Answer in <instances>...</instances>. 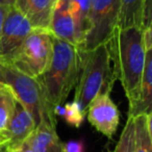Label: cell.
Returning a JSON list of instances; mask_svg holds the SVG:
<instances>
[{
	"mask_svg": "<svg viewBox=\"0 0 152 152\" xmlns=\"http://www.w3.org/2000/svg\"><path fill=\"white\" fill-rule=\"evenodd\" d=\"M25 142L34 152H64V145L55 127L45 123L38 125Z\"/></svg>",
	"mask_w": 152,
	"mask_h": 152,
	"instance_id": "cell-13",
	"label": "cell"
},
{
	"mask_svg": "<svg viewBox=\"0 0 152 152\" xmlns=\"http://www.w3.org/2000/svg\"><path fill=\"white\" fill-rule=\"evenodd\" d=\"M32 29L27 19L15 7H10L0 32V61L10 64Z\"/></svg>",
	"mask_w": 152,
	"mask_h": 152,
	"instance_id": "cell-7",
	"label": "cell"
},
{
	"mask_svg": "<svg viewBox=\"0 0 152 152\" xmlns=\"http://www.w3.org/2000/svg\"><path fill=\"white\" fill-rule=\"evenodd\" d=\"M2 149H4V143H3L2 139L0 137V151H1Z\"/></svg>",
	"mask_w": 152,
	"mask_h": 152,
	"instance_id": "cell-25",
	"label": "cell"
},
{
	"mask_svg": "<svg viewBox=\"0 0 152 152\" xmlns=\"http://www.w3.org/2000/svg\"><path fill=\"white\" fill-rule=\"evenodd\" d=\"M110 92L100 93L88 105V120L97 131L112 139L120 123V112L110 96Z\"/></svg>",
	"mask_w": 152,
	"mask_h": 152,
	"instance_id": "cell-8",
	"label": "cell"
},
{
	"mask_svg": "<svg viewBox=\"0 0 152 152\" xmlns=\"http://www.w3.org/2000/svg\"><path fill=\"white\" fill-rule=\"evenodd\" d=\"M4 83L12 89L18 102L31 115L36 127L41 123L56 127L55 115L45 98L38 78L22 73L10 64H4Z\"/></svg>",
	"mask_w": 152,
	"mask_h": 152,
	"instance_id": "cell-4",
	"label": "cell"
},
{
	"mask_svg": "<svg viewBox=\"0 0 152 152\" xmlns=\"http://www.w3.org/2000/svg\"><path fill=\"white\" fill-rule=\"evenodd\" d=\"M143 3L144 0H121L117 27L120 29L129 27L141 28Z\"/></svg>",
	"mask_w": 152,
	"mask_h": 152,
	"instance_id": "cell-15",
	"label": "cell"
},
{
	"mask_svg": "<svg viewBox=\"0 0 152 152\" xmlns=\"http://www.w3.org/2000/svg\"><path fill=\"white\" fill-rule=\"evenodd\" d=\"M117 80H119V66L116 38L113 34L106 42L93 50L83 51L74 101L86 110L98 94L110 93Z\"/></svg>",
	"mask_w": 152,
	"mask_h": 152,
	"instance_id": "cell-1",
	"label": "cell"
},
{
	"mask_svg": "<svg viewBox=\"0 0 152 152\" xmlns=\"http://www.w3.org/2000/svg\"><path fill=\"white\" fill-rule=\"evenodd\" d=\"M3 152H20V150H11V149H7V148H4V151Z\"/></svg>",
	"mask_w": 152,
	"mask_h": 152,
	"instance_id": "cell-26",
	"label": "cell"
},
{
	"mask_svg": "<svg viewBox=\"0 0 152 152\" xmlns=\"http://www.w3.org/2000/svg\"><path fill=\"white\" fill-rule=\"evenodd\" d=\"M53 52V36L49 30L32 29L10 65L31 77H40L48 69Z\"/></svg>",
	"mask_w": 152,
	"mask_h": 152,
	"instance_id": "cell-5",
	"label": "cell"
},
{
	"mask_svg": "<svg viewBox=\"0 0 152 152\" xmlns=\"http://www.w3.org/2000/svg\"><path fill=\"white\" fill-rule=\"evenodd\" d=\"M16 0H0V5L1 7H11L15 5Z\"/></svg>",
	"mask_w": 152,
	"mask_h": 152,
	"instance_id": "cell-22",
	"label": "cell"
},
{
	"mask_svg": "<svg viewBox=\"0 0 152 152\" xmlns=\"http://www.w3.org/2000/svg\"><path fill=\"white\" fill-rule=\"evenodd\" d=\"M83 51L78 46L69 44L53 37V52L50 65L38 77L45 98L54 113L76 87L83 63Z\"/></svg>",
	"mask_w": 152,
	"mask_h": 152,
	"instance_id": "cell-2",
	"label": "cell"
},
{
	"mask_svg": "<svg viewBox=\"0 0 152 152\" xmlns=\"http://www.w3.org/2000/svg\"><path fill=\"white\" fill-rule=\"evenodd\" d=\"M19 150H20V152H34V150L29 147V145H28L26 142L22 144V146L19 148Z\"/></svg>",
	"mask_w": 152,
	"mask_h": 152,
	"instance_id": "cell-24",
	"label": "cell"
},
{
	"mask_svg": "<svg viewBox=\"0 0 152 152\" xmlns=\"http://www.w3.org/2000/svg\"><path fill=\"white\" fill-rule=\"evenodd\" d=\"M152 114L134 117V152H152Z\"/></svg>",
	"mask_w": 152,
	"mask_h": 152,
	"instance_id": "cell-14",
	"label": "cell"
},
{
	"mask_svg": "<svg viewBox=\"0 0 152 152\" xmlns=\"http://www.w3.org/2000/svg\"><path fill=\"white\" fill-rule=\"evenodd\" d=\"M83 141H70L64 145V152H83Z\"/></svg>",
	"mask_w": 152,
	"mask_h": 152,
	"instance_id": "cell-20",
	"label": "cell"
},
{
	"mask_svg": "<svg viewBox=\"0 0 152 152\" xmlns=\"http://www.w3.org/2000/svg\"><path fill=\"white\" fill-rule=\"evenodd\" d=\"M0 83H4V64L0 61Z\"/></svg>",
	"mask_w": 152,
	"mask_h": 152,
	"instance_id": "cell-23",
	"label": "cell"
},
{
	"mask_svg": "<svg viewBox=\"0 0 152 152\" xmlns=\"http://www.w3.org/2000/svg\"><path fill=\"white\" fill-rule=\"evenodd\" d=\"M152 24V0H144L143 10H142L141 29L151 28Z\"/></svg>",
	"mask_w": 152,
	"mask_h": 152,
	"instance_id": "cell-19",
	"label": "cell"
},
{
	"mask_svg": "<svg viewBox=\"0 0 152 152\" xmlns=\"http://www.w3.org/2000/svg\"><path fill=\"white\" fill-rule=\"evenodd\" d=\"M10 7H1L0 5V32H1V28H2L3 25V21L5 19V16H7V13L9 11Z\"/></svg>",
	"mask_w": 152,
	"mask_h": 152,
	"instance_id": "cell-21",
	"label": "cell"
},
{
	"mask_svg": "<svg viewBox=\"0 0 152 152\" xmlns=\"http://www.w3.org/2000/svg\"><path fill=\"white\" fill-rule=\"evenodd\" d=\"M152 48L146 50L145 66L142 75L141 86L137 99L129 104L128 118H134L139 115H147L151 113L152 101Z\"/></svg>",
	"mask_w": 152,
	"mask_h": 152,
	"instance_id": "cell-12",
	"label": "cell"
},
{
	"mask_svg": "<svg viewBox=\"0 0 152 152\" xmlns=\"http://www.w3.org/2000/svg\"><path fill=\"white\" fill-rule=\"evenodd\" d=\"M114 152H134V121L128 118Z\"/></svg>",
	"mask_w": 152,
	"mask_h": 152,
	"instance_id": "cell-18",
	"label": "cell"
},
{
	"mask_svg": "<svg viewBox=\"0 0 152 152\" xmlns=\"http://www.w3.org/2000/svg\"><path fill=\"white\" fill-rule=\"evenodd\" d=\"M114 34L116 38L119 80L122 83L129 104H131L139 96L145 66L146 49L143 30L139 27L124 29L116 27Z\"/></svg>",
	"mask_w": 152,
	"mask_h": 152,
	"instance_id": "cell-3",
	"label": "cell"
},
{
	"mask_svg": "<svg viewBox=\"0 0 152 152\" xmlns=\"http://www.w3.org/2000/svg\"><path fill=\"white\" fill-rule=\"evenodd\" d=\"M54 115L55 117H63L69 125L78 128V127L81 126L83 120H85L86 110H83L77 102L72 101L64 106L57 105L54 108Z\"/></svg>",
	"mask_w": 152,
	"mask_h": 152,
	"instance_id": "cell-17",
	"label": "cell"
},
{
	"mask_svg": "<svg viewBox=\"0 0 152 152\" xmlns=\"http://www.w3.org/2000/svg\"><path fill=\"white\" fill-rule=\"evenodd\" d=\"M34 129L36 124L31 115L16 100L13 116L7 129L3 132H0V137L4 143V148L18 150Z\"/></svg>",
	"mask_w": 152,
	"mask_h": 152,
	"instance_id": "cell-10",
	"label": "cell"
},
{
	"mask_svg": "<svg viewBox=\"0 0 152 152\" xmlns=\"http://www.w3.org/2000/svg\"><path fill=\"white\" fill-rule=\"evenodd\" d=\"M16 97L7 83H0V132L7 129L16 104Z\"/></svg>",
	"mask_w": 152,
	"mask_h": 152,
	"instance_id": "cell-16",
	"label": "cell"
},
{
	"mask_svg": "<svg viewBox=\"0 0 152 152\" xmlns=\"http://www.w3.org/2000/svg\"><path fill=\"white\" fill-rule=\"evenodd\" d=\"M49 31L58 40L75 46H81L83 34L78 22L70 11L68 0H57L51 18Z\"/></svg>",
	"mask_w": 152,
	"mask_h": 152,
	"instance_id": "cell-9",
	"label": "cell"
},
{
	"mask_svg": "<svg viewBox=\"0 0 152 152\" xmlns=\"http://www.w3.org/2000/svg\"><path fill=\"white\" fill-rule=\"evenodd\" d=\"M57 0H16L14 7L27 19L34 29L49 30Z\"/></svg>",
	"mask_w": 152,
	"mask_h": 152,
	"instance_id": "cell-11",
	"label": "cell"
},
{
	"mask_svg": "<svg viewBox=\"0 0 152 152\" xmlns=\"http://www.w3.org/2000/svg\"><path fill=\"white\" fill-rule=\"evenodd\" d=\"M121 0H91L89 27L79 48L93 50L113 36L118 23Z\"/></svg>",
	"mask_w": 152,
	"mask_h": 152,
	"instance_id": "cell-6",
	"label": "cell"
}]
</instances>
